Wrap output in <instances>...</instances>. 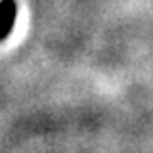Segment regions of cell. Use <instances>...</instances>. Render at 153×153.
<instances>
[{
  "mask_svg": "<svg viewBox=\"0 0 153 153\" xmlns=\"http://www.w3.org/2000/svg\"><path fill=\"white\" fill-rule=\"evenodd\" d=\"M17 19V2L16 0H0V42L6 40Z\"/></svg>",
  "mask_w": 153,
  "mask_h": 153,
  "instance_id": "cell-1",
  "label": "cell"
}]
</instances>
